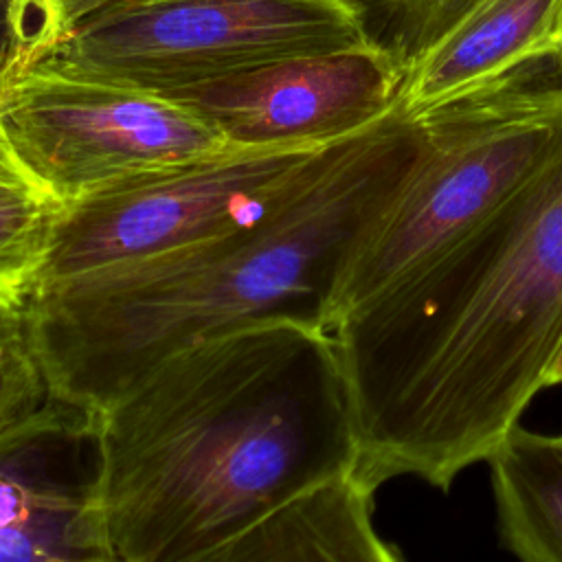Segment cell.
<instances>
[{
  "instance_id": "1",
  "label": "cell",
  "mask_w": 562,
  "mask_h": 562,
  "mask_svg": "<svg viewBox=\"0 0 562 562\" xmlns=\"http://www.w3.org/2000/svg\"><path fill=\"white\" fill-rule=\"evenodd\" d=\"M358 463L448 492L520 424L562 345V136L479 226L331 329Z\"/></svg>"
},
{
  "instance_id": "2",
  "label": "cell",
  "mask_w": 562,
  "mask_h": 562,
  "mask_svg": "<svg viewBox=\"0 0 562 562\" xmlns=\"http://www.w3.org/2000/svg\"><path fill=\"white\" fill-rule=\"evenodd\" d=\"M356 463L338 345L296 318L189 345L99 411L97 496L119 562H193Z\"/></svg>"
},
{
  "instance_id": "3",
  "label": "cell",
  "mask_w": 562,
  "mask_h": 562,
  "mask_svg": "<svg viewBox=\"0 0 562 562\" xmlns=\"http://www.w3.org/2000/svg\"><path fill=\"white\" fill-rule=\"evenodd\" d=\"M424 147L422 121L397 101L364 130L318 147L252 224L189 250L33 290L24 331L50 395L101 411L204 338L281 316L325 327L345 268Z\"/></svg>"
},
{
  "instance_id": "4",
  "label": "cell",
  "mask_w": 562,
  "mask_h": 562,
  "mask_svg": "<svg viewBox=\"0 0 562 562\" xmlns=\"http://www.w3.org/2000/svg\"><path fill=\"white\" fill-rule=\"evenodd\" d=\"M417 119L426 147L400 195L345 268L327 331L496 211L562 136V64L496 81Z\"/></svg>"
},
{
  "instance_id": "5",
  "label": "cell",
  "mask_w": 562,
  "mask_h": 562,
  "mask_svg": "<svg viewBox=\"0 0 562 562\" xmlns=\"http://www.w3.org/2000/svg\"><path fill=\"white\" fill-rule=\"evenodd\" d=\"M369 46L347 0H116L42 59L165 94L272 61Z\"/></svg>"
},
{
  "instance_id": "6",
  "label": "cell",
  "mask_w": 562,
  "mask_h": 562,
  "mask_svg": "<svg viewBox=\"0 0 562 562\" xmlns=\"http://www.w3.org/2000/svg\"><path fill=\"white\" fill-rule=\"evenodd\" d=\"M0 138L61 204L228 147L162 94L48 59L24 70L2 94Z\"/></svg>"
},
{
  "instance_id": "7",
  "label": "cell",
  "mask_w": 562,
  "mask_h": 562,
  "mask_svg": "<svg viewBox=\"0 0 562 562\" xmlns=\"http://www.w3.org/2000/svg\"><path fill=\"white\" fill-rule=\"evenodd\" d=\"M316 149L228 145L64 204L33 290L235 233L274 204Z\"/></svg>"
},
{
  "instance_id": "8",
  "label": "cell",
  "mask_w": 562,
  "mask_h": 562,
  "mask_svg": "<svg viewBox=\"0 0 562 562\" xmlns=\"http://www.w3.org/2000/svg\"><path fill=\"white\" fill-rule=\"evenodd\" d=\"M404 70L380 48L303 55L165 92L228 145L321 147L389 114Z\"/></svg>"
},
{
  "instance_id": "9",
  "label": "cell",
  "mask_w": 562,
  "mask_h": 562,
  "mask_svg": "<svg viewBox=\"0 0 562 562\" xmlns=\"http://www.w3.org/2000/svg\"><path fill=\"white\" fill-rule=\"evenodd\" d=\"M99 411L57 397L0 439V562H119L101 520Z\"/></svg>"
},
{
  "instance_id": "10",
  "label": "cell",
  "mask_w": 562,
  "mask_h": 562,
  "mask_svg": "<svg viewBox=\"0 0 562 562\" xmlns=\"http://www.w3.org/2000/svg\"><path fill=\"white\" fill-rule=\"evenodd\" d=\"M547 64H562V0H479L406 70L400 105L417 116Z\"/></svg>"
},
{
  "instance_id": "11",
  "label": "cell",
  "mask_w": 562,
  "mask_h": 562,
  "mask_svg": "<svg viewBox=\"0 0 562 562\" xmlns=\"http://www.w3.org/2000/svg\"><path fill=\"white\" fill-rule=\"evenodd\" d=\"M373 494L353 472L336 476L193 562H402L373 525Z\"/></svg>"
},
{
  "instance_id": "12",
  "label": "cell",
  "mask_w": 562,
  "mask_h": 562,
  "mask_svg": "<svg viewBox=\"0 0 562 562\" xmlns=\"http://www.w3.org/2000/svg\"><path fill=\"white\" fill-rule=\"evenodd\" d=\"M485 463L501 544L518 562H562V432L516 424Z\"/></svg>"
},
{
  "instance_id": "13",
  "label": "cell",
  "mask_w": 562,
  "mask_h": 562,
  "mask_svg": "<svg viewBox=\"0 0 562 562\" xmlns=\"http://www.w3.org/2000/svg\"><path fill=\"white\" fill-rule=\"evenodd\" d=\"M64 204L0 138V301L24 307L44 266Z\"/></svg>"
},
{
  "instance_id": "14",
  "label": "cell",
  "mask_w": 562,
  "mask_h": 562,
  "mask_svg": "<svg viewBox=\"0 0 562 562\" xmlns=\"http://www.w3.org/2000/svg\"><path fill=\"white\" fill-rule=\"evenodd\" d=\"M371 46L406 70L479 0H347Z\"/></svg>"
},
{
  "instance_id": "15",
  "label": "cell",
  "mask_w": 562,
  "mask_h": 562,
  "mask_svg": "<svg viewBox=\"0 0 562 562\" xmlns=\"http://www.w3.org/2000/svg\"><path fill=\"white\" fill-rule=\"evenodd\" d=\"M64 37L46 0H0V99Z\"/></svg>"
},
{
  "instance_id": "16",
  "label": "cell",
  "mask_w": 562,
  "mask_h": 562,
  "mask_svg": "<svg viewBox=\"0 0 562 562\" xmlns=\"http://www.w3.org/2000/svg\"><path fill=\"white\" fill-rule=\"evenodd\" d=\"M48 378L26 331L0 345V439L50 402Z\"/></svg>"
},
{
  "instance_id": "17",
  "label": "cell",
  "mask_w": 562,
  "mask_h": 562,
  "mask_svg": "<svg viewBox=\"0 0 562 562\" xmlns=\"http://www.w3.org/2000/svg\"><path fill=\"white\" fill-rule=\"evenodd\" d=\"M46 2L50 4L61 33L66 35L75 24H79L88 15L101 11L103 7H108L116 0H46Z\"/></svg>"
},
{
  "instance_id": "18",
  "label": "cell",
  "mask_w": 562,
  "mask_h": 562,
  "mask_svg": "<svg viewBox=\"0 0 562 562\" xmlns=\"http://www.w3.org/2000/svg\"><path fill=\"white\" fill-rule=\"evenodd\" d=\"M24 331V307L7 305L0 301V345Z\"/></svg>"
},
{
  "instance_id": "19",
  "label": "cell",
  "mask_w": 562,
  "mask_h": 562,
  "mask_svg": "<svg viewBox=\"0 0 562 562\" xmlns=\"http://www.w3.org/2000/svg\"><path fill=\"white\" fill-rule=\"evenodd\" d=\"M555 384H562V345H560V351L553 358V362H551V367L547 371V378H544V389L547 386H555Z\"/></svg>"
}]
</instances>
